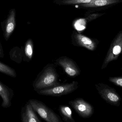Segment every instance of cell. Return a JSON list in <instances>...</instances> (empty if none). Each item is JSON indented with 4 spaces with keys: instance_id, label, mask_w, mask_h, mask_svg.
<instances>
[{
    "instance_id": "52a82bcc",
    "label": "cell",
    "mask_w": 122,
    "mask_h": 122,
    "mask_svg": "<svg viewBox=\"0 0 122 122\" xmlns=\"http://www.w3.org/2000/svg\"><path fill=\"white\" fill-rule=\"evenodd\" d=\"M72 43L75 46L83 47L89 51H95L99 41L96 39L89 38L86 36L73 31L71 36Z\"/></svg>"
},
{
    "instance_id": "9a60e30c",
    "label": "cell",
    "mask_w": 122,
    "mask_h": 122,
    "mask_svg": "<svg viewBox=\"0 0 122 122\" xmlns=\"http://www.w3.org/2000/svg\"><path fill=\"white\" fill-rule=\"evenodd\" d=\"M24 56V51L22 48L18 47L13 48L10 52L11 59L20 64L22 61Z\"/></svg>"
},
{
    "instance_id": "9c48e42d",
    "label": "cell",
    "mask_w": 122,
    "mask_h": 122,
    "mask_svg": "<svg viewBox=\"0 0 122 122\" xmlns=\"http://www.w3.org/2000/svg\"><path fill=\"white\" fill-rule=\"evenodd\" d=\"M21 122H42L28 102L21 108Z\"/></svg>"
},
{
    "instance_id": "8992f818",
    "label": "cell",
    "mask_w": 122,
    "mask_h": 122,
    "mask_svg": "<svg viewBox=\"0 0 122 122\" xmlns=\"http://www.w3.org/2000/svg\"><path fill=\"white\" fill-rule=\"evenodd\" d=\"M69 104L82 118L87 119L91 117L94 112V107L82 98H77L71 100Z\"/></svg>"
},
{
    "instance_id": "7c38bea8",
    "label": "cell",
    "mask_w": 122,
    "mask_h": 122,
    "mask_svg": "<svg viewBox=\"0 0 122 122\" xmlns=\"http://www.w3.org/2000/svg\"><path fill=\"white\" fill-rule=\"evenodd\" d=\"M122 0H94L88 3L79 4L84 8H97L117 3Z\"/></svg>"
},
{
    "instance_id": "8fae6325",
    "label": "cell",
    "mask_w": 122,
    "mask_h": 122,
    "mask_svg": "<svg viewBox=\"0 0 122 122\" xmlns=\"http://www.w3.org/2000/svg\"><path fill=\"white\" fill-rule=\"evenodd\" d=\"M15 13L14 9L11 10L7 18L4 28V37L6 41H8L14 30L15 26Z\"/></svg>"
},
{
    "instance_id": "277c9868",
    "label": "cell",
    "mask_w": 122,
    "mask_h": 122,
    "mask_svg": "<svg viewBox=\"0 0 122 122\" xmlns=\"http://www.w3.org/2000/svg\"><path fill=\"white\" fill-rule=\"evenodd\" d=\"M78 82L73 81L70 83L60 84L51 88L38 90L39 94L51 97H61L74 92L78 88Z\"/></svg>"
},
{
    "instance_id": "2e32d148",
    "label": "cell",
    "mask_w": 122,
    "mask_h": 122,
    "mask_svg": "<svg viewBox=\"0 0 122 122\" xmlns=\"http://www.w3.org/2000/svg\"><path fill=\"white\" fill-rule=\"evenodd\" d=\"M0 72L13 77L16 76L15 70L5 64L0 62Z\"/></svg>"
},
{
    "instance_id": "4fadbf2b",
    "label": "cell",
    "mask_w": 122,
    "mask_h": 122,
    "mask_svg": "<svg viewBox=\"0 0 122 122\" xmlns=\"http://www.w3.org/2000/svg\"><path fill=\"white\" fill-rule=\"evenodd\" d=\"M58 110L62 120L64 122H75V120L72 117L71 109L69 106L61 105L59 106Z\"/></svg>"
},
{
    "instance_id": "ac0fdd59",
    "label": "cell",
    "mask_w": 122,
    "mask_h": 122,
    "mask_svg": "<svg viewBox=\"0 0 122 122\" xmlns=\"http://www.w3.org/2000/svg\"><path fill=\"white\" fill-rule=\"evenodd\" d=\"M109 81L115 85L122 87V75L117 77H110Z\"/></svg>"
},
{
    "instance_id": "7a4b0ae2",
    "label": "cell",
    "mask_w": 122,
    "mask_h": 122,
    "mask_svg": "<svg viewBox=\"0 0 122 122\" xmlns=\"http://www.w3.org/2000/svg\"><path fill=\"white\" fill-rule=\"evenodd\" d=\"M28 102L36 114L46 122H62L60 116L43 102L34 99Z\"/></svg>"
},
{
    "instance_id": "d6986e66",
    "label": "cell",
    "mask_w": 122,
    "mask_h": 122,
    "mask_svg": "<svg viewBox=\"0 0 122 122\" xmlns=\"http://www.w3.org/2000/svg\"><path fill=\"white\" fill-rule=\"evenodd\" d=\"M104 14H99L96 13L93 14H91L89 15L88 17L86 19L88 22L92 21L94 19H96L97 18H99L100 16H101L103 15Z\"/></svg>"
},
{
    "instance_id": "ffe728a7",
    "label": "cell",
    "mask_w": 122,
    "mask_h": 122,
    "mask_svg": "<svg viewBox=\"0 0 122 122\" xmlns=\"http://www.w3.org/2000/svg\"><path fill=\"white\" fill-rule=\"evenodd\" d=\"M4 53L3 50V47L0 41V58H3L4 57Z\"/></svg>"
},
{
    "instance_id": "e0dca14e",
    "label": "cell",
    "mask_w": 122,
    "mask_h": 122,
    "mask_svg": "<svg viewBox=\"0 0 122 122\" xmlns=\"http://www.w3.org/2000/svg\"><path fill=\"white\" fill-rule=\"evenodd\" d=\"M94 0H59V3L62 5H72L90 3Z\"/></svg>"
},
{
    "instance_id": "3957f363",
    "label": "cell",
    "mask_w": 122,
    "mask_h": 122,
    "mask_svg": "<svg viewBox=\"0 0 122 122\" xmlns=\"http://www.w3.org/2000/svg\"><path fill=\"white\" fill-rule=\"evenodd\" d=\"M95 87L99 94L107 103L116 107L120 105L122 98L115 89L102 83L96 84Z\"/></svg>"
},
{
    "instance_id": "6da1fadb",
    "label": "cell",
    "mask_w": 122,
    "mask_h": 122,
    "mask_svg": "<svg viewBox=\"0 0 122 122\" xmlns=\"http://www.w3.org/2000/svg\"><path fill=\"white\" fill-rule=\"evenodd\" d=\"M59 75L53 64L46 65L38 75L33 83L34 90L49 89L60 84L58 82Z\"/></svg>"
},
{
    "instance_id": "5bb4252c",
    "label": "cell",
    "mask_w": 122,
    "mask_h": 122,
    "mask_svg": "<svg viewBox=\"0 0 122 122\" xmlns=\"http://www.w3.org/2000/svg\"><path fill=\"white\" fill-rule=\"evenodd\" d=\"M33 42L32 39H28L24 46V61L29 62L31 60L33 54Z\"/></svg>"
},
{
    "instance_id": "ba28073f",
    "label": "cell",
    "mask_w": 122,
    "mask_h": 122,
    "mask_svg": "<svg viewBox=\"0 0 122 122\" xmlns=\"http://www.w3.org/2000/svg\"><path fill=\"white\" fill-rule=\"evenodd\" d=\"M56 61V64L61 67L65 72L69 76L74 77L80 74V69L72 59L63 56L59 58Z\"/></svg>"
},
{
    "instance_id": "30bf717a",
    "label": "cell",
    "mask_w": 122,
    "mask_h": 122,
    "mask_svg": "<svg viewBox=\"0 0 122 122\" xmlns=\"http://www.w3.org/2000/svg\"><path fill=\"white\" fill-rule=\"evenodd\" d=\"M14 95L13 91L0 81V96L2 99V107L8 108L11 106V100Z\"/></svg>"
},
{
    "instance_id": "5b68a950",
    "label": "cell",
    "mask_w": 122,
    "mask_h": 122,
    "mask_svg": "<svg viewBox=\"0 0 122 122\" xmlns=\"http://www.w3.org/2000/svg\"><path fill=\"white\" fill-rule=\"evenodd\" d=\"M122 53V30L116 35L112 41L102 67L103 70L109 63L117 60Z\"/></svg>"
}]
</instances>
